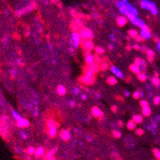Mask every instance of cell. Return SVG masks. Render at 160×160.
Listing matches in <instances>:
<instances>
[{"instance_id":"cell-52","label":"cell","mask_w":160,"mask_h":160,"mask_svg":"<svg viewBox=\"0 0 160 160\" xmlns=\"http://www.w3.org/2000/svg\"><path fill=\"white\" fill-rule=\"evenodd\" d=\"M95 95H96V97H98V98H100V97H101V94H100L99 92H97V94H95Z\"/></svg>"},{"instance_id":"cell-49","label":"cell","mask_w":160,"mask_h":160,"mask_svg":"<svg viewBox=\"0 0 160 160\" xmlns=\"http://www.w3.org/2000/svg\"><path fill=\"white\" fill-rule=\"evenodd\" d=\"M157 49L160 51V40L157 41Z\"/></svg>"},{"instance_id":"cell-41","label":"cell","mask_w":160,"mask_h":160,"mask_svg":"<svg viewBox=\"0 0 160 160\" xmlns=\"http://www.w3.org/2000/svg\"><path fill=\"white\" fill-rule=\"evenodd\" d=\"M107 68H108L107 63H104V64H102V65L100 66V70H106Z\"/></svg>"},{"instance_id":"cell-6","label":"cell","mask_w":160,"mask_h":160,"mask_svg":"<svg viewBox=\"0 0 160 160\" xmlns=\"http://www.w3.org/2000/svg\"><path fill=\"white\" fill-rule=\"evenodd\" d=\"M140 35L143 39H150L152 37V33L150 32V30H149V28L146 27V28H144V29H141Z\"/></svg>"},{"instance_id":"cell-20","label":"cell","mask_w":160,"mask_h":160,"mask_svg":"<svg viewBox=\"0 0 160 160\" xmlns=\"http://www.w3.org/2000/svg\"><path fill=\"white\" fill-rule=\"evenodd\" d=\"M117 78L115 76H111V77H108L107 78V84L110 85V86H115L117 84Z\"/></svg>"},{"instance_id":"cell-16","label":"cell","mask_w":160,"mask_h":160,"mask_svg":"<svg viewBox=\"0 0 160 160\" xmlns=\"http://www.w3.org/2000/svg\"><path fill=\"white\" fill-rule=\"evenodd\" d=\"M128 23V18L125 16H119L117 18V24L119 27H124Z\"/></svg>"},{"instance_id":"cell-33","label":"cell","mask_w":160,"mask_h":160,"mask_svg":"<svg viewBox=\"0 0 160 160\" xmlns=\"http://www.w3.org/2000/svg\"><path fill=\"white\" fill-rule=\"evenodd\" d=\"M112 135H113V136L114 138H116V139H119V138H121V136H122V134H121V132L120 131H118V130H114L112 132Z\"/></svg>"},{"instance_id":"cell-35","label":"cell","mask_w":160,"mask_h":160,"mask_svg":"<svg viewBox=\"0 0 160 160\" xmlns=\"http://www.w3.org/2000/svg\"><path fill=\"white\" fill-rule=\"evenodd\" d=\"M140 104H141V106L143 107H143H148V106H149V104H148V100H144V99L141 100Z\"/></svg>"},{"instance_id":"cell-25","label":"cell","mask_w":160,"mask_h":160,"mask_svg":"<svg viewBox=\"0 0 160 160\" xmlns=\"http://www.w3.org/2000/svg\"><path fill=\"white\" fill-rule=\"evenodd\" d=\"M133 120L135 121V122H136V124H141V123H143V117L141 115L136 114V115H134V116H133Z\"/></svg>"},{"instance_id":"cell-32","label":"cell","mask_w":160,"mask_h":160,"mask_svg":"<svg viewBox=\"0 0 160 160\" xmlns=\"http://www.w3.org/2000/svg\"><path fill=\"white\" fill-rule=\"evenodd\" d=\"M12 114H13V117H14L15 119H16L17 122H19V121H21V120L23 119V118L21 117V116H20L19 114H18V113L16 112V111H14V110H13V111H12Z\"/></svg>"},{"instance_id":"cell-46","label":"cell","mask_w":160,"mask_h":160,"mask_svg":"<svg viewBox=\"0 0 160 160\" xmlns=\"http://www.w3.org/2000/svg\"><path fill=\"white\" fill-rule=\"evenodd\" d=\"M21 136H23V139H27V135H26L25 132H21Z\"/></svg>"},{"instance_id":"cell-31","label":"cell","mask_w":160,"mask_h":160,"mask_svg":"<svg viewBox=\"0 0 160 160\" xmlns=\"http://www.w3.org/2000/svg\"><path fill=\"white\" fill-rule=\"evenodd\" d=\"M152 153H153L154 157H155L157 160H160V149L153 148V149H152Z\"/></svg>"},{"instance_id":"cell-8","label":"cell","mask_w":160,"mask_h":160,"mask_svg":"<svg viewBox=\"0 0 160 160\" xmlns=\"http://www.w3.org/2000/svg\"><path fill=\"white\" fill-rule=\"evenodd\" d=\"M90 112H91L92 116H94V118H96V119H101L103 117L102 110L100 109L98 106H94L91 108V110H90Z\"/></svg>"},{"instance_id":"cell-2","label":"cell","mask_w":160,"mask_h":160,"mask_svg":"<svg viewBox=\"0 0 160 160\" xmlns=\"http://www.w3.org/2000/svg\"><path fill=\"white\" fill-rule=\"evenodd\" d=\"M126 16H127L128 19L131 21L132 24L136 26V27H139L140 29H144V28L148 27L145 23H144V21H143L141 19H140L139 17L134 16V15L130 14V13H127V14H126Z\"/></svg>"},{"instance_id":"cell-17","label":"cell","mask_w":160,"mask_h":160,"mask_svg":"<svg viewBox=\"0 0 160 160\" xmlns=\"http://www.w3.org/2000/svg\"><path fill=\"white\" fill-rule=\"evenodd\" d=\"M87 69H89L90 72H92L94 74H96L97 72L100 70V66L97 63H94V64H92V65H89Z\"/></svg>"},{"instance_id":"cell-23","label":"cell","mask_w":160,"mask_h":160,"mask_svg":"<svg viewBox=\"0 0 160 160\" xmlns=\"http://www.w3.org/2000/svg\"><path fill=\"white\" fill-rule=\"evenodd\" d=\"M128 33H129V37H131L132 38H136L140 35V32H136V30H134V29L129 30Z\"/></svg>"},{"instance_id":"cell-28","label":"cell","mask_w":160,"mask_h":160,"mask_svg":"<svg viewBox=\"0 0 160 160\" xmlns=\"http://www.w3.org/2000/svg\"><path fill=\"white\" fill-rule=\"evenodd\" d=\"M138 79H139V81H141V82H145L146 79H148V76H146L143 72H141V73L138 74Z\"/></svg>"},{"instance_id":"cell-29","label":"cell","mask_w":160,"mask_h":160,"mask_svg":"<svg viewBox=\"0 0 160 160\" xmlns=\"http://www.w3.org/2000/svg\"><path fill=\"white\" fill-rule=\"evenodd\" d=\"M94 51H95V53H96L97 55H101V54H103L105 52V49L103 47H101V46H95Z\"/></svg>"},{"instance_id":"cell-43","label":"cell","mask_w":160,"mask_h":160,"mask_svg":"<svg viewBox=\"0 0 160 160\" xmlns=\"http://www.w3.org/2000/svg\"><path fill=\"white\" fill-rule=\"evenodd\" d=\"M130 91H129V90H125V91H124V95H125L126 97H128V96H130Z\"/></svg>"},{"instance_id":"cell-40","label":"cell","mask_w":160,"mask_h":160,"mask_svg":"<svg viewBox=\"0 0 160 160\" xmlns=\"http://www.w3.org/2000/svg\"><path fill=\"white\" fill-rule=\"evenodd\" d=\"M109 38H110L111 41H115V40H116V35H115V33H111V35H109Z\"/></svg>"},{"instance_id":"cell-7","label":"cell","mask_w":160,"mask_h":160,"mask_svg":"<svg viewBox=\"0 0 160 160\" xmlns=\"http://www.w3.org/2000/svg\"><path fill=\"white\" fill-rule=\"evenodd\" d=\"M82 47L85 48V50H87V52H90V51L94 50V48H95L94 41L90 40V39L84 40V41H82Z\"/></svg>"},{"instance_id":"cell-22","label":"cell","mask_w":160,"mask_h":160,"mask_svg":"<svg viewBox=\"0 0 160 160\" xmlns=\"http://www.w3.org/2000/svg\"><path fill=\"white\" fill-rule=\"evenodd\" d=\"M29 125H30V123L27 119H22L18 122V126H19L20 128H27V127H29Z\"/></svg>"},{"instance_id":"cell-24","label":"cell","mask_w":160,"mask_h":160,"mask_svg":"<svg viewBox=\"0 0 160 160\" xmlns=\"http://www.w3.org/2000/svg\"><path fill=\"white\" fill-rule=\"evenodd\" d=\"M44 154V148H41V146H39V148H37V149H35V155L37 157H41Z\"/></svg>"},{"instance_id":"cell-45","label":"cell","mask_w":160,"mask_h":160,"mask_svg":"<svg viewBox=\"0 0 160 160\" xmlns=\"http://www.w3.org/2000/svg\"><path fill=\"white\" fill-rule=\"evenodd\" d=\"M133 47L135 48L136 50H141V46L139 45V44H135V45L133 46Z\"/></svg>"},{"instance_id":"cell-30","label":"cell","mask_w":160,"mask_h":160,"mask_svg":"<svg viewBox=\"0 0 160 160\" xmlns=\"http://www.w3.org/2000/svg\"><path fill=\"white\" fill-rule=\"evenodd\" d=\"M151 84L155 87H159L160 86V79L158 77H153L151 78Z\"/></svg>"},{"instance_id":"cell-19","label":"cell","mask_w":160,"mask_h":160,"mask_svg":"<svg viewBox=\"0 0 160 160\" xmlns=\"http://www.w3.org/2000/svg\"><path fill=\"white\" fill-rule=\"evenodd\" d=\"M57 92L59 95H61V96H63V95L66 94L67 92V89L66 87L63 86V85H59V86L57 87Z\"/></svg>"},{"instance_id":"cell-21","label":"cell","mask_w":160,"mask_h":160,"mask_svg":"<svg viewBox=\"0 0 160 160\" xmlns=\"http://www.w3.org/2000/svg\"><path fill=\"white\" fill-rule=\"evenodd\" d=\"M136 123L133 119L130 120V121H129V122L127 123V128H128V130H130V131L136 130Z\"/></svg>"},{"instance_id":"cell-12","label":"cell","mask_w":160,"mask_h":160,"mask_svg":"<svg viewBox=\"0 0 160 160\" xmlns=\"http://www.w3.org/2000/svg\"><path fill=\"white\" fill-rule=\"evenodd\" d=\"M85 61H86V63H87V66L92 65V64L95 63V56L92 53L87 52V55H86V57H85Z\"/></svg>"},{"instance_id":"cell-44","label":"cell","mask_w":160,"mask_h":160,"mask_svg":"<svg viewBox=\"0 0 160 160\" xmlns=\"http://www.w3.org/2000/svg\"><path fill=\"white\" fill-rule=\"evenodd\" d=\"M69 105H70L71 107H74V106H76V102H75V101H73V100H72V101L69 102Z\"/></svg>"},{"instance_id":"cell-38","label":"cell","mask_w":160,"mask_h":160,"mask_svg":"<svg viewBox=\"0 0 160 160\" xmlns=\"http://www.w3.org/2000/svg\"><path fill=\"white\" fill-rule=\"evenodd\" d=\"M35 149L33 148V146H30V148H28V153L30 154V155H32V154H35Z\"/></svg>"},{"instance_id":"cell-34","label":"cell","mask_w":160,"mask_h":160,"mask_svg":"<svg viewBox=\"0 0 160 160\" xmlns=\"http://www.w3.org/2000/svg\"><path fill=\"white\" fill-rule=\"evenodd\" d=\"M141 97V91L140 90H136L135 92L133 94V98L134 99H139Z\"/></svg>"},{"instance_id":"cell-50","label":"cell","mask_w":160,"mask_h":160,"mask_svg":"<svg viewBox=\"0 0 160 160\" xmlns=\"http://www.w3.org/2000/svg\"><path fill=\"white\" fill-rule=\"evenodd\" d=\"M113 48H114V45H113L112 43H110V44H109V49H110V50H112Z\"/></svg>"},{"instance_id":"cell-4","label":"cell","mask_w":160,"mask_h":160,"mask_svg":"<svg viewBox=\"0 0 160 160\" xmlns=\"http://www.w3.org/2000/svg\"><path fill=\"white\" fill-rule=\"evenodd\" d=\"M82 37L80 35V33L78 32H74L71 35V43H72V46L75 48L79 47L82 43Z\"/></svg>"},{"instance_id":"cell-15","label":"cell","mask_w":160,"mask_h":160,"mask_svg":"<svg viewBox=\"0 0 160 160\" xmlns=\"http://www.w3.org/2000/svg\"><path fill=\"white\" fill-rule=\"evenodd\" d=\"M126 6H127L128 13H130V14L134 15V16L138 17V15H139V11H138V9H136L133 4L128 3V4H126Z\"/></svg>"},{"instance_id":"cell-51","label":"cell","mask_w":160,"mask_h":160,"mask_svg":"<svg viewBox=\"0 0 160 160\" xmlns=\"http://www.w3.org/2000/svg\"><path fill=\"white\" fill-rule=\"evenodd\" d=\"M121 1H122L123 3H125V4H128V3H129V1H128V0H121Z\"/></svg>"},{"instance_id":"cell-3","label":"cell","mask_w":160,"mask_h":160,"mask_svg":"<svg viewBox=\"0 0 160 160\" xmlns=\"http://www.w3.org/2000/svg\"><path fill=\"white\" fill-rule=\"evenodd\" d=\"M57 127L58 124L55 122L54 120H48L47 122V128H48V135L51 138H54L57 135Z\"/></svg>"},{"instance_id":"cell-14","label":"cell","mask_w":160,"mask_h":160,"mask_svg":"<svg viewBox=\"0 0 160 160\" xmlns=\"http://www.w3.org/2000/svg\"><path fill=\"white\" fill-rule=\"evenodd\" d=\"M135 64L139 66V68L141 69V71H144L146 69V62L143 59L141 58H136L135 59Z\"/></svg>"},{"instance_id":"cell-39","label":"cell","mask_w":160,"mask_h":160,"mask_svg":"<svg viewBox=\"0 0 160 160\" xmlns=\"http://www.w3.org/2000/svg\"><path fill=\"white\" fill-rule=\"evenodd\" d=\"M80 91H81V89H80L79 87H74L73 92H74V94H75V95H78V94H80Z\"/></svg>"},{"instance_id":"cell-5","label":"cell","mask_w":160,"mask_h":160,"mask_svg":"<svg viewBox=\"0 0 160 160\" xmlns=\"http://www.w3.org/2000/svg\"><path fill=\"white\" fill-rule=\"evenodd\" d=\"M80 35H81L82 39L85 40L87 39L91 40L92 38H94V33H92V30L89 29V28H82V29L80 30Z\"/></svg>"},{"instance_id":"cell-11","label":"cell","mask_w":160,"mask_h":160,"mask_svg":"<svg viewBox=\"0 0 160 160\" xmlns=\"http://www.w3.org/2000/svg\"><path fill=\"white\" fill-rule=\"evenodd\" d=\"M116 6H117V8H118V10H119V12L121 13V14L125 15V16H126V14L128 13L127 6H126V4L123 3L121 0H119V1L116 2Z\"/></svg>"},{"instance_id":"cell-36","label":"cell","mask_w":160,"mask_h":160,"mask_svg":"<svg viewBox=\"0 0 160 160\" xmlns=\"http://www.w3.org/2000/svg\"><path fill=\"white\" fill-rule=\"evenodd\" d=\"M144 134V131L143 130V129H136V136H141Z\"/></svg>"},{"instance_id":"cell-48","label":"cell","mask_w":160,"mask_h":160,"mask_svg":"<svg viewBox=\"0 0 160 160\" xmlns=\"http://www.w3.org/2000/svg\"><path fill=\"white\" fill-rule=\"evenodd\" d=\"M81 97H82V100H86V99H87V95L85 94H82L81 95Z\"/></svg>"},{"instance_id":"cell-13","label":"cell","mask_w":160,"mask_h":160,"mask_svg":"<svg viewBox=\"0 0 160 160\" xmlns=\"http://www.w3.org/2000/svg\"><path fill=\"white\" fill-rule=\"evenodd\" d=\"M60 138L62 139L63 141H70L71 138H72V134L71 132L69 130H62L61 133H60Z\"/></svg>"},{"instance_id":"cell-47","label":"cell","mask_w":160,"mask_h":160,"mask_svg":"<svg viewBox=\"0 0 160 160\" xmlns=\"http://www.w3.org/2000/svg\"><path fill=\"white\" fill-rule=\"evenodd\" d=\"M118 126H119V127H121V128H122L123 127V126H124V123L122 122V121H118Z\"/></svg>"},{"instance_id":"cell-42","label":"cell","mask_w":160,"mask_h":160,"mask_svg":"<svg viewBox=\"0 0 160 160\" xmlns=\"http://www.w3.org/2000/svg\"><path fill=\"white\" fill-rule=\"evenodd\" d=\"M111 110H112V112L116 113V112H117V110H118V107L116 106V105H113L112 108H111Z\"/></svg>"},{"instance_id":"cell-18","label":"cell","mask_w":160,"mask_h":160,"mask_svg":"<svg viewBox=\"0 0 160 160\" xmlns=\"http://www.w3.org/2000/svg\"><path fill=\"white\" fill-rule=\"evenodd\" d=\"M129 68H130V71L133 72L134 74H136V75H138L139 73H141V69L139 68V66L136 65L135 63H134V64H131Z\"/></svg>"},{"instance_id":"cell-26","label":"cell","mask_w":160,"mask_h":160,"mask_svg":"<svg viewBox=\"0 0 160 160\" xmlns=\"http://www.w3.org/2000/svg\"><path fill=\"white\" fill-rule=\"evenodd\" d=\"M151 114V109L150 107L148 106V107H143V115L144 117H149Z\"/></svg>"},{"instance_id":"cell-1","label":"cell","mask_w":160,"mask_h":160,"mask_svg":"<svg viewBox=\"0 0 160 160\" xmlns=\"http://www.w3.org/2000/svg\"><path fill=\"white\" fill-rule=\"evenodd\" d=\"M140 5H141V8L148 11L151 15H153V16L158 15L159 13L158 7H157V5L154 3V2L150 1V0H141Z\"/></svg>"},{"instance_id":"cell-37","label":"cell","mask_w":160,"mask_h":160,"mask_svg":"<svg viewBox=\"0 0 160 160\" xmlns=\"http://www.w3.org/2000/svg\"><path fill=\"white\" fill-rule=\"evenodd\" d=\"M153 104L154 105H159L160 104V96H155L153 98Z\"/></svg>"},{"instance_id":"cell-27","label":"cell","mask_w":160,"mask_h":160,"mask_svg":"<svg viewBox=\"0 0 160 160\" xmlns=\"http://www.w3.org/2000/svg\"><path fill=\"white\" fill-rule=\"evenodd\" d=\"M146 55H148V59L150 62L154 59V52L151 49H146Z\"/></svg>"},{"instance_id":"cell-9","label":"cell","mask_w":160,"mask_h":160,"mask_svg":"<svg viewBox=\"0 0 160 160\" xmlns=\"http://www.w3.org/2000/svg\"><path fill=\"white\" fill-rule=\"evenodd\" d=\"M110 71L112 72V74L114 75L116 78H119V79H124V78H125V76H124V73L120 70L119 68H118V67L111 66L110 67Z\"/></svg>"},{"instance_id":"cell-10","label":"cell","mask_w":160,"mask_h":160,"mask_svg":"<svg viewBox=\"0 0 160 160\" xmlns=\"http://www.w3.org/2000/svg\"><path fill=\"white\" fill-rule=\"evenodd\" d=\"M95 81V76H87V75H84L81 78V82L84 85H92Z\"/></svg>"}]
</instances>
